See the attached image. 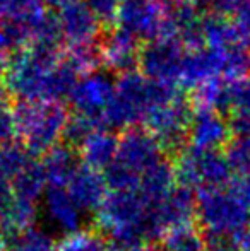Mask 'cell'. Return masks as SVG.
Here are the masks:
<instances>
[{"label": "cell", "mask_w": 250, "mask_h": 251, "mask_svg": "<svg viewBox=\"0 0 250 251\" xmlns=\"http://www.w3.org/2000/svg\"><path fill=\"white\" fill-rule=\"evenodd\" d=\"M41 208H43V214L52 231L60 232L65 238L83 231L86 214L74 201L67 188L47 186L43 199H41Z\"/></svg>", "instance_id": "obj_14"}, {"label": "cell", "mask_w": 250, "mask_h": 251, "mask_svg": "<svg viewBox=\"0 0 250 251\" xmlns=\"http://www.w3.org/2000/svg\"><path fill=\"white\" fill-rule=\"evenodd\" d=\"M115 96V80L108 70H94L77 79L69 101L74 115L105 126V115Z\"/></svg>", "instance_id": "obj_9"}, {"label": "cell", "mask_w": 250, "mask_h": 251, "mask_svg": "<svg viewBox=\"0 0 250 251\" xmlns=\"http://www.w3.org/2000/svg\"><path fill=\"white\" fill-rule=\"evenodd\" d=\"M194 109L184 96L154 108L144 120L146 130L160 142L163 151H178L187 147L189 126Z\"/></svg>", "instance_id": "obj_11"}, {"label": "cell", "mask_w": 250, "mask_h": 251, "mask_svg": "<svg viewBox=\"0 0 250 251\" xmlns=\"http://www.w3.org/2000/svg\"><path fill=\"white\" fill-rule=\"evenodd\" d=\"M96 215L110 251H130L156 239L151 203L137 190L110 192Z\"/></svg>", "instance_id": "obj_2"}, {"label": "cell", "mask_w": 250, "mask_h": 251, "mask_svg": "<svg viewBox=\"0 0 250 251\" xmlns=\"http://www.w3.org/2000/svg\"><path fill=\"white\" fill-rule=\"evenodd\" d=\"M57 251H110L103 234L93 231H81L67 236L57 246Z\"/></svg>", "instance_id": "obj_25"}, {"label": "cell", "mask_w": 250, "mask_h": 251, "mask_svg": "<svg viewBox=\"0 0 250 251\" xmlns=\"http://www.w3.org/2000/svg\"><path fill=\"white\" fill-rule=\"evenodd\" d=\"M79 77L62 51L26 48L12 56L5 72V86L10 96L19 101L62 102L69 100Z\"/></svg>", "instance_id": "obj_1"}, {"label": "cell", "mask_w": 250, "mask_h": 251, "mask_svg": "<svg viewBox=\"0 0 250 251\" xmlns=\"http://www.w3.org/2000/svg\"><path fill=\"white\" fill-rule=\"evenodd\" d=\"M43 12L41 0H0V27L31 24Z\"/></svg>", "instance_id": "obj_21"}, {"label": "cell", "mask_w": 250, "mask_h": 251, "mask_svg": "<svg viewBox=\"0 0 250 251\" xmlns=\"http://www.w3.org/2000/svg\"><path fill=\"white\" fill-rule=\"evenodd\" d=\"M62 40L70 47H86L98 45L101 34V23L96 19L84 0H76L62 7L57 14Z\"/></svg>", "instance_id": "obj_13"}, {"label": "cell", "mask_w": 250, "mask_h": 251, "mask_svg": "<svg viewBox=\"0 0 250 251\" xmlns=\"http://www.w3.org/2000/svg\"><path fill=\"white\" fill-rule=\"evenodd\" d=\"M231 128L228 118L216 109L195 106L189 126L187 146L202 151H220L230 144Z\"/></svg>", "instance_id": "obj_12"}, {"label": "cell", "mask_w": 250, "mask_h": 251, "mask_svg": "<svg viewBox=\"0 0 250 251\" xmlns=\"http://www.w3.org/2000/svg\"><path fill=\"white\" fill-rule=\"evenodd\" d=\"M5 236H3V232L0 231V251H5Z\"/></svg>", "instance_id": "obj_35"}, {"label": "cell", "mask_w": 250, "mask_h": 251, "mask_svg": "<svg viewBox=\"0 0 250 251\" xmlns=\"http://www.w3.org/2000/svg\"><path fill=\"white\" fill-rule=\"evenodd\" d=\"M130 251H160V250L154 248L153 245H142V246H139V248H134V250H130Z\"/></svg>", "instance_id": "obj_34"}, {"label": "cell", "mask_w": 250, "mask_h": 251, "mask_svg": "<svg viewBox=\"0 0 250 251\" xmlns=\"http://www.w3.org/2000/svg\"><path fill=\"white\" fill-rule=\"evenodd\" d=\"M185 47L175 38H160L140 48L139 72L153 82L180 86Z\"/></svg>", "instance_id": "obj_10"}, {"label": "cell", "mask_w": 250, "mask_h": 251, "mask_svg": "<svg viewBox=\"0 0 250 251\" xmlns=\"http://www.w3.org/2000/svg\"><path fill=\"white\" fill-rule=\"evenodd\" d=\"M175 7H190V9H204V7H213L216 0H168Z\"/></svg>", "instance_id": "obj_31"}, {"label": "cell", "mask_w": 250, "mask_h": 251, "mask_svg": "<svg viewBox=\"0 0 250 251\" xmlns=\"http://www.w3.org/2000/svg\"><path fill=\"white\" fill-rule=\"evenodd\" d=\"M160 251H206V236L194 224L180 226L163 234Z\"/></svg>", "instance_id": "obj_22"}, {"label": "cell", "mask_w": 250, "mask_h": 251, "mask_svg": "<svg viewBox=\"0 0 250 251\" xmlns=\"http://www.w3.org/2000/svg\"><path fill=\"white\" fill-rule=\"evenodd\" d=\"M9 100H10L9 89H7L5 82L0 80V108H2V106H9Z\"/></svg>", "instance_id": "obj_33"}, {"label": "cell", "mask_w": 250, "mask_h": 251, "mask_svg": "<svg viewBox=\"0 0 250 251\" xmlns=\"http://www.w3.org/2000/svg\"><path fill=\"white\" fill-rule=\"evenodd\" d=\"M230 19L242 38L250 45V0H235Z\"/></svg>", "instance_id": "obj_27"}, {"label": "cell", "mask_w": 250, "mask_h": 251, "mask_svg": "<svg viewBox=\"0 0 250 251\" xmlns=\"http://www.w3.org/2000/svg\"><path fill=\"white\" fill-rule=\"evenodd\" d=\"M10 239V251H57L54 238L45 229L29 227Z\"/></svg>", "instance_id": "obj_23"}, {"label": "cell", "mask_w": 250, "mask_h": 251, "mask_svg": "<svg viewBox=\"0 0 250 251\" xmlns=\"http://www.w3.org/2000/svg\"><path fill=\"white\" fill-rule=\"evenodd\" d=\"M204 33V47L214 48L221 51H233L240 48H249V43L242 38L235 24L230 17H224L221 14L211 12L204 16L202 24Z\"/></svg>", "instance_id": "obj_19"}, {"label": "cell", "mask_w": 250, "mask_h": 251, "mask_svg": "<svg viewBox=\"0 0 250 251\" xmlns=\"http://www.w3.org/2000/svg\"><path fill=\"white\" fill-rule=\"evenodd\" d=\"M206 251H238L237 238H206Z\"/></svg>", "instance_id": "obj_29"}, {"label": "cell", "mask_w": 250, "mask_h": 251, "mask_svg": "<svg viewBox=\"0 0 250 251\" xmlns=\"http://www.w3.org/2000/svg\"><path fill=\"white\" fill-rule=\"evenodd\" d=\"M118 139L120 137L110 128H98L89 133L77 147L83 164L103 175L117 157Z\"/></svg>", "instance_id": "obj_17"}, {"label": "cell", "mask_w": 250, "mask_h": 251, "mask_svg": "<svg viewBox=\"0 0 250 251\" xmlns=\"http://www.w3.org/2000/svg\"><path fill=\"white\" fill-rule=\"evenodd\" d=\"M17 122V135L23 146L33 155L47 154L60 146L65 137L70 113L62 102L21 101L14 109Z\"/></svg>", "instance_id": "obj_6"}, {"label": "cell", "mask_w": 250, "mask_h": 251, "mask_svg": "<svg viewBox=\"0 0 250 251\" xmlns=\"http://www.w3.org/2000/svg\"><path fill=\"white\" fill-rule=\"evenodd\" d=\"M43 169L47 186H62L65 188L77 169L83 166L79 157V152L69 144H60L54 147L43 155V161L40 162Z\"/></svg>", "instance_id": "obj_18"}, {"label": "cell", "mask_w": 250, "mask_h": 251, "mask_svg": "<svg viewBox=\"0 0 250 251\" xmlns=\"http://www.w3.org/2000/svg\"><path fill=\"white\" fill-rule=\"evenodd\" d=\"M226 149V159L231 171L237 176H250V133L235 137L230 140Z\"/></svg>", "instance_id": "obj_24"}, {"label": "cell", "mask_w": 250, "mask_h": 251, "mask_svg": "<svg viewBox=\"0 0 250 251\" xmlns=\"http://www.w3.org/2000/svg\"><path fill=\"white\" fill-rule=\"evenodd\" d=\"M173 166L178 185L197 193L228 185L233 175L226 155L220 151H202L190 146L178 152Z\"/></svg>", "instance_id": "obj_7"}, {"label": "cell", "mask_w": 250, "mask_h": 251, "mask_svg": "<svg viewBox=\"0 0 250 251\" xmlns=\"http://www.w3.org/2000/svg\"><path fill=\"white\" fill-rule=\"evenodd\" d=\"M115 24L137 41L173 38V10L165 0H120Z\"/></svg>", "instance_id": "obj_8"}, {"label": "cell", "mask_w": 250, "mask_h": 251, "mask_svg": "<svg viewBox=\"0 0 250 251\" xmlns=\"http://www.w3.org/2000/svg\"><path fill=\"white\" fill-rule=\"evenodd\" d=\"M167 157V152L146 128H129L118 139L113 164L103 173L108 188L137 190L142 176Z\"/></svg>", "instance_id": "obj_5"}, {"label": "cell", "mask_w": 250, "mask_h": 251, "mask_svg": "<svg viewBox=\"0 0 250 251\" xmlns=\"http://www.w3.org/2000/svg\"><path fill=\"white\" fill-rule=\"evenodd\" d=\"M100 56L108 72H117L118 75L129 74L139 67L140 45L134 36L117 27L100 41Z\"/></svg>", "instance_id": "obj_15"}, {"label": "cell", "mask_w": 250, "mask_h": 251, "mask_svg": "<svg viewBox=\"0 0 250 251\" xmlns=\"http://www.w3.org/2000/svg\"><path fill=\"white\" fill-rule=\"evenodd\" d=\"M84 2L91 9V12L96 16V19L101 23V26L115 24L118 7H120V0H84Z\"/></svg>", "instance_id": "obj_26"}, {"label": "cell", "mask_w": 250, "mask_h": 251, "mask_svg": "<svg viewBox=\"0 0 250 251\" xmlns=\"http://www.w3.org/2000/svg\"><path fill=\"white\" fill-rule=\"evenodd\" d=\"M180 96L177 86L153 82L139 70L122 74L115 80V96L105 115V126L110 130L136 128L154 108Z\"/></svg>", "instance_id": "obj_4"}, {"label": "cell", "mask_w": 250, "mask_h": 251, "mask_svg": "<svg viewBox=\"0 0 250 251\" xmlns=\"http://www.w3.org/2000/svg\"><path fill=\"white\" fill-rule=\"evenodd\" d=\"M12 45L9 43L3 31L0 29V75H5L7 69H9L10 62H12Z\"/></svg>", "instance_id": "obj_30"}, {"label": "cell", "mask_w": 250, "mask_h": 251, "mask_svg": "<svg viewBox=\"0 0 250 251\" xmlns=\"http://www.w3.org/2000/svg\"><path fill=\"white\" fill-rule=\"evenodd\" d=\"M16 137H17L16 113L9 106H2L0 108V147L16 142Z\"/></svg>", "instance_id": "obj_28"}, {"label": "cell", "mask_w": 250, "mask_h": 251, "mask_svg": "<svg viewBox=\"0 0 250 251\" xmlns=\"http://www.w3.org/2000/svg\"><path fill=\"white\" fill-rule=\"evenodd\" d=\"M65 188L86 215L91 212L98 214V210L108 195V185L103 175L84 164L77 169V173L72 176V179Z\"/></svg>", "instance_id": "obj_16"}, {"label": "cell", "mask_w": 250, "mask_h": 251, "mask_svg": "<svg viewBox=\"0 0 250 251\" xmlns=\"http://www.w3.org/2000/svg\"><path fill=\"white\" fill-rule=\"evenodd\" d=\"M200 231L209 238H237L250 222V176L231 178L221 188L195 195Z\"/></svg>", "instance_id": "obj_3"}, {"label": "cell", "mask_w": 250, "mask_h": 251, "mask_svg": "<svg viewBox=\"0 0 250 251\" xmlns=\"http://www.w3.org/2000/svg\"><path fill=\"white\" fill-rule=\"evenodd\" d=\"M72 2H76V0H41L43 7H50V9H57V10H60L62 7L69 5Z\"/></svg>", "instance_id": "obj_32"}, {"label": "cell", "mask_w": 250, "mask_h": 251, "mask_svg": "<svg viewBox=\"0 0 250 251\" xmlns=\"http://www.w3.org/2000/svg\"><path fill=\"white\" fill-rule=\"evenodd\" d=\"M36 161L23 144H7L0 147V183H10Z\"/></svg>", "instance_id": "obj_20"}]
</instances>
